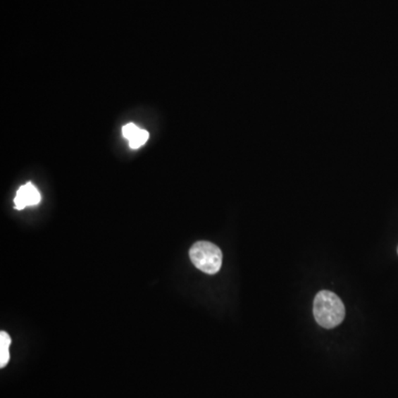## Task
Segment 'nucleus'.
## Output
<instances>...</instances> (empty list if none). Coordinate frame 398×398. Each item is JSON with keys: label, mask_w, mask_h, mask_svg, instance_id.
I'll return each mask as SVG.
<instances>
[{"label": "nucleus", "mask_w": 398, "mask_h": 398, "mask_svg": "<svg viewBox=\"0 0 398 398\" xmlns=\"http://www.w3.org/2000/svg\"><path fill=\"white\" fill-rule=\"evenodd\" d=\"M313 316L320 325L333 329L344 320L345 306L335 293L320 291L314 298Z\"/></svg>", "instance_id": "obj_1"}, {"label": "nucleus", "mask_w": 398, "mask_h": 398, "mask_svg": "<svg viewBox=\"0 0 398 398\" xmlns=\"http://www.w3.org/2000/svg\"><path fill=\"white\" fill-rule=\"evenodd\" d=\"M194 266L207 275H215L223 265V252L216 244L209 242H198L189 250Z\"/></svg>", "instance_id": "obj_2"}, {"label": "nucleus", "mask_w": 398, "mask_h": 398, "mask_svg": "<svg viewBox=\"0 0 398 398\" xmlns=\"http://www.w3.org/2000/svg\"><path fill=\"white\" fill-rule=\"evenodd\" d=\"M40 201H42V195L38 188L34 184L27 182L26 185H23L19 188L13 203H15V209L23 211L28 206L38 205Z\"/></svg>", "instance_id": "obj_3"}, {"label": "nucleus", "mask_w": 398, "mask_h": 398, "mask_svg": "<svg viewBox=\"0 0 398 398\" xmlns=\"http://www.w3.org/2000/svg\"><path fill=\"white\" fill-rule=\"evenodd\" d=\"M11 344V337L7 332H0V366L5 368L7 363L9 362V347Z\"/></svg>", "instance_id": "obj_4"}, {"label": "nucleus", "mask_w": 398, "mask_h": 398, "mask_svg": "<svg viewBox=\"0 0 398 398\" xmlns=\"http://www.w3.org/2000/svg\"><path fill=\"white\" fill-rule=\"evenodd\" d=\"M149 134L147 130L139 129L137 133L134 134L133 137L129 139V145L132 149H137L147 143L149 139Z\"/></svg>", "instance_id": "obj_5"}, {"label": "nucleus", "mask_w": 398, "mask_h": 398, "mask_svg": "<svg viewBox=\"0 0 398 398\" xmlns=\"http://www.w3.org/2000/svg\"><path fill=\"white\" fill-rule=\"evenodd\" d=\"M139 128L134 123H128L122 128V134L128 141L133 137L134 134L139 131Z\"/></svg>", "instance_id": "obj_6"}, {"label": "nucleus", "mask_w": 398, "mask_h": 398, "mask_svg": "<svg viewBox=\"0 0 398 398\" xmlns=\"http://www.w3.org/2000/svg\"><path fill=\"white\" fill-rule=\"evenodd\" d=\"M397 252H398V248H397Z\"/></svg>", "instance_id": "obj_7"}]
</instances>
